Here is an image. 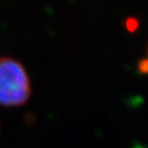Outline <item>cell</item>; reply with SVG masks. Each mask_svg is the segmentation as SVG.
Returning <instances> with one entry per match:
<instances>
[{
	"label": "cell",
	"instance_id": "obj_1",
	"mask_svg": "<svg viewBox=\"0 0 148 148\" xmlns=\"http://www.w3.org/2000/svg\"><path fill=\"white\" fill-rule=\"evenodd\" d=\"M30 95V79L23 65L12 58H0V105L21 106Z\"/></svg>",
	"mask_w": 148,
	"mask_h": 148
},
{
	"label": "cell",
	"instance_id": "obj_2",
	"mask_svg": "<svg viewBox=\"0 0 148 148\" xmlns=\"http://www.w3.org/2000/svg\"><path fill=\"white\" fill-rule=\"evenodd\" d=\"M137 26H138V23H137V22H135L134 18H130L129 21H127V27L129 28L130 31H134L135 29L137 28Z\"/></svg>",
	"mask_w": 148,
	"mask_h": 148
},
{
	"label": "cell",
	"instance_id": "obj_3",
	"mask_svg": "<svg viewBox=\"0 0 148 148\" xmlns=\"http://www.w3.org/2000/svg\"><path fill=\"white\" fill-rule=\"evenodd\" d=\"M139 70L142 73H146L147 72V60L146 59H144L143 61L140 62V64H139Z\"/></svg>",
	"mask_w": 148,
	"mask_h": 148
}]
</instances>
